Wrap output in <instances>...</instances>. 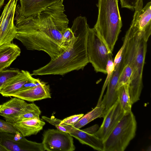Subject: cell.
Masks as SVG:
<instances>
[{"instance_id": "obj_1", "label": "cell", "mask_w": 151, "mask_h": 151, "mask_svg": "<svg viewBox=\"0 0 151 151\" xmlns=\"http://www.w3.org/2000/svg\"><path fill=\"white\" fill-rule=\"evenodd\" d=\"M63 0L55 3L40 13L25 17L17 6L14 19L17 33L15 39L28 50L42 51L54 60L66 49L62 45L63 34L69 20L65 14Z\"/></svg>"}, {"instance_id": "obj_2", "label": "cell", "mask_w": 151, "mask_h": 151, "mask_svg": "<svg viewBox=\"0 0 151 151\" xmlns=\"http://www.w3.org/2000/svg\"><path fill=\"white\" fill-rule=\"evenodd\" d=\"M89 28L85 17L76 18L71 28L75 37L70 45L57 58L34 70L32 75H63L73 70H83L89 63L86 43Z\"/></svg>"}, {"instance_id": "obj_3", "label": "cell", "mask_w": 151, "mask_h": 151, "mask_svg": "<svg viewBox=\"0 0 151 151\" xmlns=\"http://www.w3.org/2000/svg\"><path fill=\"white\" fill-rule=\"evenodd\" d=\"M118 2V0H98L97 19L93 28L112 52L122 25Z\"/></svg>"}, {"instance_id": "obj_4", "label": "cell", "mask_w": 151, "mask_h": 151, "mask_svg": "<svg viewBox=\"0 0 151 151\" xmlns=\"http://www.w3.org/2000/svg\"><path fill=\"white\" fill-rule=\"evenodd\" d=\"M137 123L131 111L124 114L106 139L104 151H124L136 135Z\"/></svg>"}, {"instance_id": "obj_5", "label": "cell", "mask_w": 151, "mask_h": 151, "mask_svg": "<svg viewBox=\"0 0 151 151\" xmlns=\"http://www.w3.org/2000/svg\"><path fill=\"white\" fill-rule=\"evenodd\" d=\"M86 50L89 63L96 72L106 74V66L112 52L97 32L89 28L87 35Z\"/></svg>"}, {"instance_id": "obj_6", "label": "cell", "mask_w": 151, "mask_h": 151, "mask_svg": "<svg viewBox=\"0 0 151 151\" xmlns=\"http://www.w3.org/2000/svg\"><path fill=\"white\" fill-rule=\"evenodd\" d=\"M147 42L139 39L132 60V71L128 85L131 102L132 105L139 99L143 87L142 73L147 50Z\"/></svg>"}, {"instance_id": "obj_7", "label": "cell", "mask_w": 151, "mask_h": 151, "mask_svg": "<svg viewBox=\"0 0 151 151\" xmlns=\"http://www.w3.org/2000/svg\"><path fill=\"white\" fill-rule=\"evenodd\" d=\"M130 26L128 30L130 35L147 42L151 34V2L143 7L140 0L134 9Z\"/></svg>"}, {"instance_id": "obj_8", "label": "cell", "mask_w": 151, "mask_h": 151, "mask_svg": "<svg viewBox=\"0 0 151 151\" xmlns=\"http://www.w3.org/2000/svg\"><path fill=\"white\" fill-rule=\"evenodd\" d=\"M42 143L45 151H73L76 148L73 137L57 129L45 131Z\"/></svg>"}, {"instance_id": "obj_9", "label": "cell", "mask_w": 151, "mask_h": 151, "mask_svg": "<svg viewBox=\"0 0 151 151\" xmlns=\"http://www.w3.org/2000/svg\"><path fill=\"white\" fill-rule=\"evenodd\" d=\"M18 0H9L0 17V46L15 38L17 29L14 20Z\"/></svg>"}, {"instance_id": "obj_10", "label": "cell", "mask_w": 151, "mask_h": 151, "mask_svg": "<svg viewBox=\"0 0 151 151\" xmlns=\"http://www.w3.org/2000/svg\"><path fill=\"white\" fill-rule=\"evenodd\" d=\"M0 140L8 151H45L42 143L27 139L18 132L0 133Z\"/></svg>"}, {"instance_id": "obj_11", "label": "cell", "mask_w": 151, "mask_h": 151, "mask_svg": "<svg viewBox=\"0 0 151 151\" xmlns=\"http://www.w3.org/2000/svg\"><path fill=\"white\" fill-rule=\"evenodd\" d=\"M125 114L117 99L116 102L104 113L102 124L95 135L105 140Z\"/></svg>"}, {"instance_id": "obj_12", "label": "cell", "mask_w": 151, "mask_h": 151, "mask_svg": "<svg viewBox=\"0 0 151 151\" xmlns=\"http://www.w3.org/2000/svg\"><path fill=\"white\" fill-rule=\"evenodd\" d=\"M61 125L65 127L68 133L81 143L88 145L94 150L104 151L103 141L95 135V133L99 128L98 124H96L83 129H76L72 125Z\"/></svg>"}, {"instance_id": "obj_13", "label": "cell", "mask_w": 151, "mask_h": 151, "mask_svg": "<svg viewBox=\"0 0 151 151\" xmlns=\"http://www.w3.org/2000/svg\"><path fill=\"white\" fill-rule=\"evenodd\" d=\"M12 96L29 102L51 98L50 86L43 81L37 86L16 92Z\"/></svg>"}, {"instance_id": "obj_14", "label": "cell", "mask_w": 151, "mask_h": 151, "mask_svg": "<svg viewBox=\"0 0 151 151\" xmlns=\"http://www.w3.org/2000/svg\"><path fill=\"white\" fill-rule=\"evenodd\" d=\"M114 67V70L107 85L106 93L100 104V105H103L104 108V115L118 99L116 87L119 77L123 65L121 63L119 66Z\"/></svg>"}, {"instance_id": "obj_15", "label": "cell", "mask_w": 151, "mask_h": 151, "mask_svg": "<svg viewBox=\"0 0 151 151\" xmlns=\"http://www.w3.org/2000/svg\"><path fill=\"white\" fill-rule=\"evenodd\" d=\"M64 0H19V10L25 17L40 13L52 4Z\"/></svg>"}, {"instance_id": "obj_16", "label": "cell", "mask_w": 151, "mask_h": 151, "mask_svg": "<svg viewBox=\"0 0 151 151\" xmlns=\"http://www.w3.org/2000/svg\"><path fill=\"white\" fill-rule=\"evenodd\" d=\"M28 104L24 100L14 97L0 105V115L9 122L21 113Z\"/></svg>"}, {"instance_id": "obj_17", "label": "cell", "mask_w": 151, "mask_h": 151, "mask_svg": "<svg viewBox=\"0 0 151 151\" xmlns=\"http://www.w3.org/2000/svg\"><path fill=\"white\" fill-rule=\"evenodd\" d=\"M27 71L21 70L18 74L12 78L0 88V94L5 97L11 96L19 91L24 85L32 77Z\"/></svg>"}, {"instance_id": "obj_18", "label": "cell", "mask_w": 151, "mask_h": 151, "mask_svg": "<svg viewBox=\"0 0 151 151\" xmlns=\"http://www.w3.org/2000/svg\"><path fill=\"white\" fill-rule=\"evenodd\" d=\"M17 130L25 137L36 135L43 129L45 122L40 119H23L13 124Z\"/></svg>"}, {"instance_id": "obj_19", "label": "cell", "mask_w": 151, "mask_h": 151, "mask_svg": "<svg viewBox=\"0 0 151 151\" xmlns=\"http://www.w3.org/2000/svg\"><path fill=\"white\" fill-rule=\"evenodd\" d=\"M21 52L20 48L11 42L0 46V71L9 67L19 56Z\"/></svg>"}, {"instance_id": "obj_20", "label": "cell", "mask_w": 151, "mask_h": 151, "mask_svg": "<svg viewBox=\"0 0 151 151\" xmlns=\"http://www.w3.org/2000/svg\"><path fill=\"white\" fill-rule=\"evenodd\" d=\"M104 108L103 105L96 106L91 111L84 115L73 125V127L77 129H80L95 119L103 117L104 116Z\"/></svg>"}, {"instance_id": "obj_21", "label": "cell", "mask_w": 151, "mask_h": 151, "mask_svg": "<svg viewBox=\"0 0 151 151\" xmlns=\"http://www.w3.org/2000/svg\"><path fill=\"white\" fill-rule=\"evenodd\" d=\"M41 113V111L39 108L35 104L33 103L28 104L21 113L9 122L13 124L17 121L23 119H40V116Z\"/></svg>"}, {"instance_id": "obj_22", "label": "cell", "mask_w": 151, "mask_h": 151, "mask_svg": "<svg viewBox=\"0 0 151 151\" xmlns=\"http://www.w3.org/2000/svg\"><path fill=\"white\" fill-rule=\"evenodd\" d=\"M118 99L125 114L131 112L132 105L128 92V85L125 84L117 90Z\"/></svg>"}, {"instance_id": "obj_23", "label": "cell", "mask_w": 151, "mask_h": 151, "mask_svg": "<svg viewBox=\"0 0 151 151\" xmlns=\"http://www.w3.org/2000/svg\"><path fill=\"white\" fill-rule=\"evenodd\" d=\"M124 67L119 76L117 84L116 89L122 86L128 85L132 71V63L128 62H124Z\"/></svg>"}, {"instance_id": "obj_24", "label": "cell", "mask_w": 151, "mask_h": 151, "mask_svg": "<svg viewBox=\"0 0 151 151\" xmlns=\"http://www.w3.org/2000/svg\"><path fill=\"white\" fill-rule=\"evenodd\" d=\"M20 71L17 68H11L0 71V88L12 78L19 73Z\"/></svg>"}, {"instance_id": "obj_25", "label": "cell", "mask_w": 151, "mask_h": 151, "mask_svg": "<svg viewBox=\"0 0 151 151\" xmlns=\"http://www.w3.org/2000/svg\"><path fill=\"white\" fill-rule=\"evenodd\" d=\"M114 59L112 57L110 58L108 61L106 66V74L107 77L103 86L101 95L96 106H100L102 100V98L106 87L109 81L114 70L113 63Z\"/></svg>"}, {"instance_id": "obj_26", "label": "cell", "mask_w": 151, "mask_h": 151, "mask_svg": "<svg viewBox=\"0 0 151 151\" xmlns=\"http://www.w3.org/2000/svg\"><path fill=\"white\" fill-rule=\"evenodd\" d=\"M75 36L71 28H67L63 35L62 44L66 49L70 45Z\"/></svg>"}, {"instance_id": "obj_27", "label": "cell", "mask_w": 151, "mask_h": 151, "mask_svg": "<svg viewBox=\"0 0 151 151\" xmlns=\"http://www.w3.org/2000/svg\"><path fill=\"white\" fill-rule=\"evenodd\" d=\"M42 119L54 126L58 129L68 133V130L64 127L60 125L62 120L56 118L53 116L49 117L45 116L42 117Z\"/></svg>"}, {"instance_id": "obj_28", "label": "cell", "mask_w": 151, "mask_h": 151, "mask_svg": "<svg viewBox=\"0 0 151 151\" xmlns=\"http://www.w3.org/2000/svg\"><path fill=\"white\" fill-rule=\"evenodd\" d=\"M17 132L13 124L0 119V133L6 132L15 133Z\"/></svg>"}, {"instance_id": "obj_29", "label": "cell", "mask_w": 151, "mask_h": 151, "mask_svg": "<svg viewBox=\"0 0 151 151\" xmlns=\"http://www.w3.org/2000/svg\"><path fill=\"white\" fill-rule=\"evenodd\" d=\"M83 114L73 115L62 120L60 124L61 125H73L77 122L83 116Z\"/></svg>"}, {"instance_id": "obj_30", "label": "cell", "mask_w": 151, "mask_h": 151, "mask_svg": "<svg viewBox=\"0 0 151 151\" xmlns=\"http://www.w3.org/2000/svg\"><path fill=\"white\" fill-rule=\"evenodd\" d=\"M119 0L122 8H127L134 10L140 0Z\"/></svg>"}, {"instance_id": "obj_31", "label": "cell", "mask_w": 151, "mask_h": 151, "mask_svg": "<svg viewBox=\"0 0 151 151\" xmlns=\"http://www.w3.org/2000/svg\"><path fill=\"white\" fill-rule=\"evenodd\" d=\"M43 82V81H41L39 79H35L32 77L24 85L19 91L37 86L42 83Z\"/></svg>"}, {"instance_id": "obj_32", "label": "cell", "mask_w": 151, "mask_h": 151, "mask_svg": "<svg viewBox=\"0 0 151 151\" xmlns=\"http://www.w3.org/2000/svg\"><path fill=\"white\" fill-rule=\"evenodd\" d=\"M0 151H8L2 145L0 140Z\"/></svg>"}, {"instance_id": "obj_33", "label": "cell", "mask_w": 151, "mask_h": 151, "mask_svg": "<svg viewBox=\"0 0 151 151\" xmlns=\"http://www.w3.org/2000/svg\"><path fill=\"white\" fill-rule=\"evenodd\" d=\"M5 0H0V8L3 5Z\"/></svg>"}, {"instance_id": "obj_34", "label": "cell", "mask_w": 151, "mask_h": 151, "mask_svg": "<svg viewBox=\"0 0 151 151\" xmlns=\"http://www.w3.org/2000/svg\"></svg>"}, {"instance_id": "obj_35", "label": "cell", "mask_w": 151, "mask_h": 151, "mask_svg": "<svg viewBox=\"0 0 151 151\" xmlns=\"http://www.w3.org/2000/svg\"></svg>"}]
</instances>
